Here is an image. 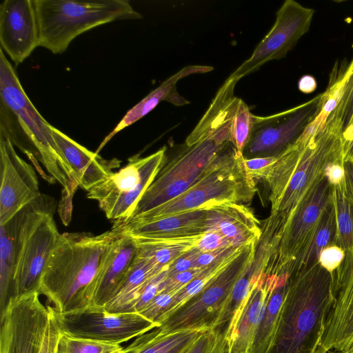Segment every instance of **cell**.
<instances>
[{
  "instance_id": "1",
  "label": "cell",
  "mask_w": 353,
  "mask_h": 353,
  "mask_svg": "<svg viewBox=\"0 0 353 353\" xmlns=\"http://www.w3.org/2000/svg\"><path fill=\"white\" fill-rule=\"evenodd\" d=\"M340 159L343 160L342 127L331 113L314 134L303 132L276 157L263 180L269 190L270 216L278 219L283 228L301 200L324 177L326 167Z\"/></svg>"
},
{
  "instance_id": "2",
  "label": "cell",
  "mask_w": 353,
  "mask_h": 353,
  "mask_svg": "<svg viewBox=\"0 0 353 353\" xmlns=\"http://www.w3.org/2000/svg\"><path fill=\"white\" fill-rule=\"evenodd\" d=\"M117 234H60L42 274L39 293L59 312L92 306L103 261Z\"/></svg>"
},
{
  "instance_id": "3",
  "label": "cell",
  "mask_w": 353,
  "mask_h": 353,
  "mask_svg": "<svg viewBox=\"0 0 353 353\" xmlns=\"http://www.w3.org/2000/svg\"><path fill=\"white\" fill-rule=\"evenodd\" d=\"M0 133L29 159L42 163L72 196L79 184L54 139L51 125L25 92L14 68L0 48Z\"/></svg>"
},
{
  "instance_id": "4",
  "label": "cell",
  "mask_w": 353,
  "mask_h": 353,
  "mask_svg": "<svg viewBox=\"0 0 353 353\" xmlns=\"http://www.w3.org/2000/svg\"><path fill=\"white\" fill-rule=\"evenodd\" d=\"M333 300V274L319 262L292 274L267 353H315Z\"/></svg>"
},
{
  "instance_id": "5",
  "label": "cell",
  "mask_w": 353,
  "mask_h": 353,
  "mask_svg": "<svg viewBox=\"0 0 353 353\" xmlns=\"http://www.w3.org/2000/svg\"><path fill=\"white\" fill-rule=\"evenodd\" d=\"M256 192V182L247 174L243 153L234 146L214 160L183 194L121 223L149 222L225 202L245 205Z\"/></svg>"
},
{
  "instance_id": "6",
  "label": "cell",
  "mask_w": 353,
  "mask_h": 353,
  "mask_svg": "<svg viewBox=\"0 0 353 353\" xmlns=\"http://www.w3.org/2000/svg\"><path fill=\"white\" fill-rule=\"evenodd\" d=\"M39 46L61 54L81 34L114 21L139 19L128 0H34Z\"/></svg>"
},
{
  "instance_id": "7",
  "label": "cell",
  "mask_w": 353,
  "mask_h": 353,
  "mask_svg": "<svg viewBox=\"0 0 353 353\" xmlns=\"http://www.w3.org/2000/svg\"><path fill=\"white\" fill-rule=\"evenodd\" d=\"M54 198L41 194L20 211L18 256L11 299L39 292L40 281L60 235L53 219Z\"/></svg>"
},
{
  "instance_id": "8",
  "label": "cell",
  "mask_w": 353,
  "mask_h": 353,
  "mask_svg": "<svg viewBox=\"0 0 353 353\" xmlns=\"http://www.w3.org/2000/svg\"><path fill=\"white\" fill-rule=\"evenodd\" d=\"M257 243L244 246L239 255L201 291L163 319L162 332L186 330H214L215 324L236 283L250 270Z\"/></svg>"
},
{
  "instance_id": "9",
  "label": "cell",
  "mask_w": 353,
  "mask_h": 353,
  "mask_svg": "<svg viewBox=\"0 0 353 353\" xmlns=\"http://www.w3.org/2000/svg\"><path fill=\"white\" fill-rule=\"evenodd\" d=\"M332 197V185L324 176L298 203L269 247L271 255L263 273L290 276L294 264L307 246Z\"/></svg>"
},
{
  "instance_id": "10",
  "label": "cell",
  "mask_w": 353,
  "mask_h": 353,
  "mask_svg": "<svg viewBox=\"0 0 353 353\" xmlns=\"http://www.w3.org/2000/svg\"><path fill=\"white\" fill-rule=\"evenodd\" d=\"M166 152L164 146L148 157L130 158L126 165L89 190L88 198L97 201L106 217L114 224L128 220L164 165Z\"/></svg>"
},
{
  "instance_id": "11",
  "label": "cell",
  "mask_w": 353,
  "mask_h": 353,
  "mask_svg": "<svg viewBox=\"0 0 353 353\" xmlns=\"http://www.w3.org/2000/svg\"><path fill=\"white\" fill-rule=\"evenodd\" d=\"M48 305L61 333L75 338L120 344L157 327L139 313H110L96 306L59 312Z\"/></svg>"
},
{
  "instance_id": "12",
  "label": "cell",
  "mask_w": 353,
  "mask_h": 353,
  "mask_svg": "<svg viewBox=\"0 0 353 353\" xmlns=\"http://www.w3.org/2000/svg\"><path fill=\"white\" fill-rule=\"evenodd\" d=\"M39 294L11 299L0 313V353H40L50 313Z\"/></svg>"
},
{
  "instance_id": "13",
  "label": "cell",
  "mask_w": 353,
  "mask_h": 353,
  "mask_svg": "<svg viewBox=\"0 0 353 353\" xmlns=\"http://www.w3.org/2000/svg\"><path fill=\"white\" fill-rule=\"evenodd\" d=\"M320 110V95L286 111L254 117V128L243 155L245 159L277 157L304 132Z\"/></svg>"
},
{
  "instance_id": "14",
  "label": "cell",
  "mask_w": 353,
  "mask_h": 353,
  "mask_svg": "<svg viewBox=\"0 0 353 353\" xmlns=\"http://www.w3.org/2000/svg\"><path fill=\"white\" fill-rule=\"evenodd\" d=\"M315 11L294 0H286L277 10L275 22L249 59L229 77L239 80L265 63L285 57L310 29Z\"/></svg>"
},
{
  "instance_id": "15",
  "label": "cell",
  "mask_w": 353,
  "mask_h": 353,
  "mask_svg": "<svg viewBox=\"0 0 353 353\" xmlns=\"http://www.w3.org/2000/svg\"><path fill=\"white\" fill-rule=\"evenodd\" d=\"M332 274L333 300L315 353H341L353 341V246Z\"/></svg>"
},
{
  "instance_id": "16",
  "label": "cell",
  "mask_w": 353,
  "mask_h": 353,
  "mask_svg": "<svg viewBox=\"0 0 353 353\" xmlns=\"http://www.w3.org/2000/svg\"><path fill=\"white\" fill-rule=\"evenodd\" d=\"M0 225L41 195L33 168L16 152L8 137L0 133Z\"/></svg>"
},
{
  "instance_id": "17",
  "label": "cell",
  "mask_w": 353,
  "mask_h": 353,
  "mask_svg": "<svg viewBox=\"0 0 353 353\" xmlns=\"http://www.w3.org/2000/svg\"><path fill=\"white\" fill-rule=\"evenodd\" d=\"M0 44L16 65L39 46L34 0H4L1 3Z\"/></svg>"
},
{
  "instance_id": "18",
  "label": "cell",
  "mask_w": 353,
  "mask_h": 353,
  "mask_svg": "<svg viewBox=\"0 0 353 353\" xmlns=\"http://www.w3.org/2000/svg\"><path fill=\"white\" fill-rule=\"evenodd\" d=\"M278 276L262 272L225 327V353H249Z\"/></svg>"
},
{
  "instance_id": "19",
  "label": "cell",
  "mask_w": 353,
  "mask_h": 353,
  "mask_svg": "<svg viewBox=\"0 0 353 353\" xmlns=\"http://www.w3.org/2000/svg\"><path fill=\"white\" fill-rule=\"evenodd\" d=\"M117 234L112 241L99 273L92 306L103 307L117 294L132 266L137 246L130 235L113 228Z\"/></svg>"
},
{
  "instance_id": "20",
  "label": "cell",
  "mask_w": 353,
  "mask_h": 353,
  "mask_svg": "<svg viewBox=\"0 0 353 353\" xmlns=\"http://www.w3.org/2000/svg\"><path fill=\"white\" fill-rule=\"evenodd\" d=\"M51 130L63 157L71 167L75 179L87 192L105 181L120 166L117 159L107 160L88 150L51 125Z\"/></svg>"
},
{
  "instance_id": "21",
  "label": "cell",
  "mask_w": 353,
  "mask_h": 353,
  "mask_svg": "<svg viewBox=\"0 0 353 353\" xmlns=\"http://www.w3.org/2000/svg\"><path fill=\"white\" fill-rule=\"evenodd\" d=\"M222 234L233 246L258 243L261 236L260 223L245 205L225 202L207 207L206 232Z\"/></svg>"
},
{
  "instance_id": "22",
  "label": "cell",
  "mask_w": 353,
  "mask_h": 353,
  "mask_svg": "<svg viewBox=\"0 0 353 353\" xmlns=\"http://www.w3.org/2000/svg\"><path fill=\"white\" fill-rule=\"evenodd\" d=\"M207 207L145 223L114 224L113 228L137 238L168 239L199 236L206 232Z\"/></svg>"
},
{
  "instance_id": "23",
  "label": "cell",
  "mask_w": 353,
  "mask_h": 353,
  "mask_svg": "<svg viewBox=\"0 0 353 353\" xmlns=\"http://www.w3.org/2000/svg\"><path fill=\"white\" fill-rule=\"evenodd\" d=\"M213 69V67L209 65H188L168 78L126 112L114 129L104 139L96 152L98 153L116 134L145 116L162 101H166L177 106L190 103V101L177 92L176 83L187 76L209 72Z\"/></svg>"
},
{
  "instance_id": "24",
  "label": "cell",
  "mask_w": 353,
  "mask_h": 353,
  "mask_svg": "<svg viewBox=\"0 0 353 353\" xmlns=\"http://www.w3.org/2000/svg\"><path fill=\"white\" fill-rule=\"evenodd\" d=\"M167 266L163 267L150 257L136 254L117 294L103 308L110 313H132L133 305L143 288Z\"/></svg>"
},
{
  "instance_id": "25",
  "label": "cell",
  "mask_w": 353,
  "mask_h": 353,
  "mask_svg": "<svg viewBox=\"0 0 353 353\" xmlns=\"http://www.w3.org/2000/svg\"><path fill=\"white\" fill-rule=\"evenodd\" d=\"M206 330H186L164 333L155 327L137 336L122 353H188Z\"/></svg>"
},
{
  "instance_id": "26",
  "label": "cell",
  "mask_w": 353,
  "mask_h": 353,
  "mask_svg": "<svg viewBox=\"0 0 353 353\" xmlns=\"http://www.w3.org/2000/svg\"><path fill=\"white\" fill-rule=\"evenodd\" d=\"M278 277L277 283L269 296L249 353H267L274 339L290 276L285 274Z\"/></svg>"
},
{
  "instance_id": "27",
  "label": "cell",
  "mask_w": 353,
  "mask_h": 353,
  "mask_svg": "<svg viewBox=\"0 0 353 353\" xmlns=\"http://www.w3.org/2000/svg\"><path fill=\"white\" fill-rule=\"evenodd\" d=\"M0 225V313H1L11 297L17 260V214L6 223Z\"/></svg>"
},
{
  "instance_id": "28",
  "label": "cell",
  "mask_w": 353,
  "mask_h": 353,
  "mask_svg": "<svg viewBox=\"0 0 353 353\" xmlns=\"http://www.w3.org/2000/svg\"><path fill=\"white\" fill-rule=\"evenodd\" d=\"M336 234L335 212L331 197L310 241L296 260L292 274L318 262L321 252L334 244Z\"/></svg>"
},
{
  "instance_id": "29",
  "label": "cell",
  "mask_w": 353,
  "mask_h": 353,
  "mask_svg": "<svg viewBox=\"0 0 353 353\" xmlns=\"http://www.w3.org/2000/svg\"><path fill=\"white\" fill-rule=\"evenodd\" d=\"M244 246L236 248L204 268L192 281L174 296L170 309L163 319L212 281L239 255Z\"/></svg>"
},
{
  "instance_id": "30",
  "label": "cell",
  "mask_w": 353,
  "mask_h": 353,
  "mask_svg": "<svg viewBox=\"0 0 353 353\" xmlns=\"http://www.w3.org/2000/svg\"><path fill=\"white\" fill-rule=\"evenodd\" d=\"M336 234L334 244L344 251L353 246V206L347 196L344 181L332 186Z\"/></svg>"
},
{
  "instance_id": "31",
  "label": "cell",
  "mask_w": 353,
  "mask_h": 353,
  "mask_svg": "<svg viewBox=\"0 0 353 353\" xmlns=\"http://www.w3.org/2000/svg\"><path fill=\"white\" fill-rule=\"evenodd\" d=\"M120 344L75 338L60 333L55 353H122Z\"/></svg>"
},
{
  "instance_id": "32",
  "label": "cell",
  "mask_w": 353,
  "mask_h": 353,
  "mask_svg": "<svg viewBox=\"0 0 353 353\" xmlns=\"http://www.w3.org/2000/svg\"><path fill=\"white\" fill-rule=\"evenodd\" d=\"M254 117L248 105L238 98L232 121V137L236 149L242 153L252 133Z\"/></svg>"
},
{
  "instance_id": "33",
  "label": "cell",
  "mask_w": 353,
  "mask_h": 353,
  "mask_svg": "<svg viewBox=\"0 0 353 353\" xmlns=\"http://www.w3.org/2000/svg\"><path fill=\"white\" fill-rule=\"evenodd\" d=\"M135 245L137 254L150 257L163 267L169 265L181 255L196 247L193 244L157 245L135 243Z\"/></svg>"
},
{
  "instance_id": "34",
  "label": "cell",
  "mask_w": 353,
  "mask_h": 353,
  "mask_svg": "<svg viewBox=\"0 0 353 353\" xmlns=\"http://www.w3.org/2000/svg\"><path fill=\"white\" fill-rule=\"evenodd\" d=\"M332 112L341 122L343 137L353 128V59L349 63V74L343 94Z\"/></svg>"
},
{
  "instance_id": "35",
  "label": "cell",
  "mask_w": 353,
  "mask_h": 353,
  "mask_svg": "<svg viewBox=\"0 0 353 353\" xmlns=\"http://www.w3.org/2000/svg\"><path fill=\"white\" fill-rule=\"evenodd\" d=\"M179 291H162L159 293L139 314L156 323L157 327L170 309L174 296Z\"/></svg>"
},
{
  "instance_id": "36",
  "label": "cell",
  "mask_w": 353,
  "mask_h": 353,
  "mask_svg": "<svg viewBox=\"0 0 353 353\" xmlns=\"http://www.w3.org/2000/svg\"><path fill=\"white\" fill-rule=\"evenodd\" d=\"M168 266L165 268L143 288L133 305L132 313H139L159 293L164 290L168 278L167 270Z\"/></svg>"
},
{
  "instance_id": "37",
  "label": "cell",
  "mask_w": 353,
  "mask_h": 353,
  "mask_svg": "<svg viewBox=\"0 0 353 353\" xmlns=\"http://www.w3.org/2000/svg\"><path fill=\"white\" fill-rule=\"evenodd\" d=\"M276 157L244 158L245 168L248 176L253 180H264Z\"/></svg>"
},
{
  "instance_id": "38",
  "label": "cell",
  "mask_w": 353,
  "mask_h": 353,
  "mask_svg": "<svg viewBox=\"0 0 353 353\" xmlns=\"http://www.w3.org/2000/svg\"><path fill=\"white\" fill-rule=\"evenodd\" d=\"M345 257V251L335 244L324 248L320 253L318 262L329 272L333 274Z\"/></svg>"
},
{
  "instance_id": "39",
  "label": "cell",
  "mask_w": 353,
  "mask_h": 353,
  "mask_svg": "<svg viewBox=\"0 0 353 353\" xmlns=\"http://www.w3.org/2000/svg\"><path fill=\"white\" fill-rule=\"evenodd\" d=\"M201 253L202 252L196 247L181 255L169 265L167 270L168 277L193 268L196 259Z\"/></svg>"
},
{
  "instance_id": "40",
  "label": "cell",
  "mask_w": 353,
  "mask_h": 353,
  "mask_svg": "<svg viewBox=\"0 0 353 353\" xmlns=\"http://www.w3.org/2000/svg\"><path fill=\"white\" fill-rule=\"evenodd\" d=\"M228 246L233 245L222 234L216 231H210L205 232L201 236L196 248L202 252H206Z\"/></svg>"
},
{
  "instance_id": "41",
  "label": "cell",
  "mask_w": 353,
  "mask_h": 353,
  "mask_svg": "<svg viewBox=\"0 0 353 353\" xmlns=\"http://www.w3.org/2000/svg\"><path fill=\"white\" fill-rule=\"evenodd\" d=\"M219 331L220 328L205 331L188 353H209L216 341Z\"/></svg>"
},
{
  "instance_id": "42",
  "label": "cell",
  "mask_w": 353,
  "mask_h": 353,
  "mask_svg": "<svg viewBox=\"0 0 353 353\" xmlns=\"http://www.w3.org/2000/svg\"><path fill=\"white\" fill-rule=\"evenodd\" d=\"M50 321L40 353H55L57 341L61 333L50 310Z\"/></svg>"
},
{
  "instance_id": "43",
  "label": "cell",
  "mask_w": 353,
  "mask_h": 353,
  "mask_svg": "<svg viewBox=\"0 0 353 353\" xmlns=\"http://www.w3.org/2000/svg\"><path fill=\"white\" fill-rule=\"evenodd\" d=\"M237 248L239 247L228 246L206 252H202L196 259L193 268L202 270Z\"/></svg>"
},
{
  "instance_id": "44",
  "label": "cell",
  "mask_w": 353,
  "mask_h": 353,
  "mask_svg": "<svg viewBox=\"0 0 353 353\" xmlns=\"http://www.w3.org/2000/svg\"><path fill=\"white\" fill-rule=\"evenodd\" d=\"M324 176L332 185H336L345 179L343 161L340 159L330 163L325 168Z\"/></svg>"
},
{
  "instance_id": "45",
  "label": "cell",
  "mask_w": 353,
  "mask_h": 353,
  "mask_svg": "<svg viewBox=\"0 0 353 353\" xmlns=\"http://www.w3.org/2000/svg\"><path fill=\"white\" fill-rule=\"evenodd\" d=\"M345 188L347 198L353 206V161L343 162Z\"/></svg>"
},
{
  "instance_id": "46",
  "label": "cell",
  "mask_w": 353,
  "mask_h": 353,
  "mask_svg": "<svg viewBox=\"0 0 353 353\" xmlns=\"http://www.w3.org/2000/svg\"><path fill=\"white\" fill-rule=\"evenodd\" d=\"M343 139V160L353 161V128Z\"/></svg>"
},
{
  "instance_id": "47",
  "label": "cell",
  "mask_w": 353,
  "mask_h": 353,
  "mask_svg": "<svg viewBox=\"0 0 353 353\" xmlns=\"http://www.w3.org/2000/svg\"><path fill=\"white\" fill-rule=\"evenodd\" d=\"M316 87V81L315 78L311 75H304L301 77L298 81L299 90L305 94L313 92Z\"/></svg>"
},
{
  "instance_id": "48",
  "label": "cell",
  "mask_w": 353,
  "mask_h": 353,
  "mask_svg": "<svg viewBox=\"0 0 353 353\" xmlns=\"http://www.w3.org/2000/svg\"><path fill=\"white\" fill-rule=\"evenodd\" d=\"M226 341L225 327L220 328L216 341L209 353H225Z\"/></svg>"
},
{
  "instance_id": "49",
  "label": "cell",
  "mask_w": 353,
  "mask_h": 353,
  "mask_svg": "<svg viewBox=\"0 0 353 353\" xmlns=\"http://www.w3.org/2000/svg\"><path fill=\"white\" fill-rule=\"evenodd\" d=\"M338 353V352H336ZM341 353H353V341L349 345V346Z\"/></svg>"
},
{
  "instance_id": "50",
  "label": "cell",
  "mask_w": 353,
  "mask_h": 353,
  "mask_svg": "<svg viewBox=\"0 0 353 353\" xmlns=\"http://www.w3.org/2000/svg\"><path fill=\"white\" fill-rule=\"evenodd\" d=\"M330 353H336V352H330Z\"/></svg>"
}]
</instances>
